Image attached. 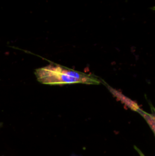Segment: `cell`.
Instances as JSON below:
<instances>
[{
    "mask_svg": "<svg viewBox=\"0 0 155 156\" xmlns=\"http://www.w3.org/2000/svg\"><path fill=\"white\" fill-rule=\"evenodd\" d=\"M153 9H154V10H155V7H153Z\"/></svg>",
    "mask_w": 155,
    "mask_h": 156,
    "instance_id": "3957f363",
    "label": "cell"
},
{
    "mask_svg": "<svg viewBox=\"0 0 155 156\" xmlns=\"http://www.w3.org/2000/svg\"><path fill=\"white\" fill-rule=\"evenodd\" d=\"M136 112L139 113L141 117L145 120V121L147 122V123L150 126V128L153 131V134L155 136V111L153 114H149V113L145 112V111H142L141 108H139Z\"/></svg>",
    "mask_w": 155,
    "mask_h": 156,
    "instance_id": "7a4b0ae2",
    "label": "cell"
},
{
    "mask_svg": "<svg viewBox=\"0 0 155 156\" xmlns=\"http://www.w3.org/2000/svg\"><path fill=\"white\" fill-rule=\"evenodd\" d=\"M34 74L36 80L43 85H62L76 83L99 85L100 83V81L93 75L70 69L54 63L36 69Z\"/></svg>",
    "mask_w": 155,
    "mask_h": 156,
    "instance_id": "6da1fadb",
    "label": "cell"
}]
</instances>
